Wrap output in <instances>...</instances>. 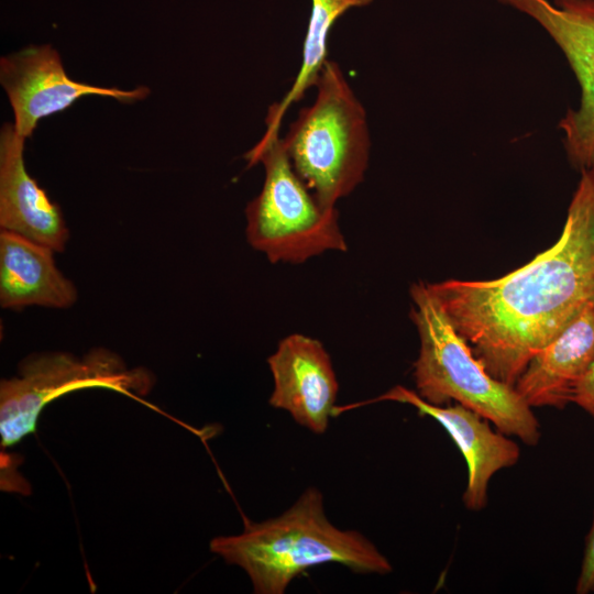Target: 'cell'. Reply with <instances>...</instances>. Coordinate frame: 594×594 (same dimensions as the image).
Returning a JSON list of instances; mask_svg holds the SVG:
<instances>
[{"mask_svg": "<svg viewBox=\"0 0 594 594\" xmlns=\"http://www.w3.org/2000/svg\"><path fill=\"white\" fill-rule=\"evenodd\" d=\"M429 286L488 374L514 387L531 358L594 307V167L581 172L548 250L496 279Z\"/></svg>", "mask_w": 594, "mask_h": 594, "instance_id": "1", "label": "cell"}, {"mask_svg": "<svg viewBox=\"0 0 594 594\" xmlns=\"http://www.w3.org/2000/svg\"><path fill=\"white\" fill-rule=\"evenodd\" d=\"M210 550L249 575L257 594H283L309 568L338 563L361 574H387L388 559L356 530L340 529L327 517L322 493L308 487L280 516L244 520L234 536L210 541Z\"/></svg>", "mask_w": 594, "mask_h": 594, "instance_id": "2", "label": "cell"}, {"mask_svg": "<svg viewBox=\"0 0 594 594\" xmlns=\"http://www.w3.org/2000/svg\"><path fill=\"white\" fill-rule=\"evenodd\" d=\"M410 319L419 336L414 362L416 393L443 406L460 404L492 422L498 431L528 446L540 440V425L515 387L488 374L458 333L429 283L410 287Z\"/></svg>", "mask_w": 594, "mask_h": 594, "instance_id": "3", "label": "cell"}, {"mask_svg": "<svg viewBox=\"0 0 594 594\" xmlns=\"http://www.w3.org/2000/svg\"><path fill=\"white\" fill-rule=\"evenodd\" d=\"M316 87V101L301 109L282 140L296 174L322 207L333 209L364 178L366 113L336 62L324 63Z\"/></svg>", "mask_w": 594, "mask_h": 594, "instance_id": "4", "label": "cell"}, {"mask_svg": "<svg viewBox=\"0 0 594 594\" xmlns=\"http://www.w3.org/2000/svg\"><path fill=\"white\" fill-rule=\"evenodd\" d=\"M276 124H266L260 142L244 158L262 163L260 194L245 208L246 240L271 263L300 264L329 251L345 252L336 208L322 207L294 170Z\"/></svg>", "mask_w": 594, "mask_h": 594, "instance_id": "5", "label": "cell"}, {"mask_svg": "<svg viewBox=\"0 0 594 594\" xmlns=\"http://www.w3.org/2000/svg\"><path fill=\"white\" fill-rule=\"evenodd\" d=\"M154 384L150 371L130 369L106 349L82 358L65 352L33 354L22 361L19 375L0 384L1 447L20 442L36 429L40 414L53 400L84 388L111 389L143 403Z\"/></svg>", "mask_w": 594, "mask_h": 594, "instance_id": "6", "label": "cell"}, {"mask_svg": "<svg viewBox=\"0 0 594 594\" xmlns=\"http://www.w3.org/2000/svg\"><path fill=\"white\" fill-rule=\"evenodd\" d=\"M0 82L14 113V129L24 139L32 136L41 119L67 109L82 96L112 97L131 103L150 94L145 86L121 90L72 80L51 45H31L1 57Z\"/></svg>", "mask_w": 594, "mask_h": 594, "instance_id": "7", "label": "cell"}, {"mask_svg": "<svg viewBox=\"0 0 594 594\" xmlns=\"http://www.w3.org/2000/svg\"><path fill=\"white\" fill-rule=\"evenodd\" d=\"M564 53L581 88L580 105L559 127L572 165L594 167V0H536L529 9Z\"/></svg>", "mask_w": 594, "mask_h": 594, "instance_id": "8", "label": "cell"}, {"mask_svg": "<svg viewBox=\"0 0 594 594\" xmlns=\"http://www.w3.org/2000/svg\"><path fill=\"white\" fill-rule=\"evenodd\" d=\"M380 402H396L414 407L419 415L440 424L462 453L468 479L463 493L464 506L472 512L482 510L487 503V487L493 475L515 465L520 457L518 444L477 413L460 405L438 406L424 400L416 391L396 385L380 396L350 405L336 406L333 417L348 410Z\"/></svg>", "mask_w": 594, "mask_h": 594, "instance_id": "9", "label": "cell"}, {"mask_svg": "<svg viewBox=\"0 0 594 594\" xmlns=\"http://www.w3.org/2000/svg\"><path fill=\"white\" fill-rule=\"evenodd\" d=\"M273 377L272 407L287 411L309 431L326 432L339 391L331 358L317 339L292 333L267 359Z\"/></svg>", "mask_w": 594, "mask_h": 594, "instance_id": "10", "label": "cell"}, {"mask_svg": "<svg viewBox=\"0 0 594 594\" xmlns=\"http://www.w3.org/2000/svg\"><path fill=\"white\" fill-rule=\"evenodd\" d=\"M25 139L13 124L0 134V227L21 234L55 252H63L69 233L61 208L26 172Z\"/></svg>", "mask_w": 594, "mask_h": 594, "instance_id": "11", "label": "cell"}, {"mask_svg": "<svg viewBox=\"0 0 594 594\" xmlns=\"http://www.w3.org/2000/svg\"><path fill=\"white\" fill-rule=\"evenodd\" d=\"M594 364V307L538 351L515 383L532 407L564 408Z\"/></svg>", "mask_w": 594, "mask_h": 594, "instance_id": "12", "label": "cell"}, {"mask_svg": "<svg viewBox=\"0 0 594 594\" xmlns=\"http://www.w3.org/2000/svg\"><path fill=\"white\" fill-rule=\"evenodd\" d=\"M54 250L21 234L0 232V305L68 308L77 299L75 285L56 267Z\"/></svg>", "mask_w": 594, "mask_h": 594, "instance_id": "13", "label": "cell"}, {"mask_svg": "<svg viewBox=\"0 0 594 594\" xmlns=\"http://www.w3.org/2000/svg\"><path fill=\"white\" fill-rule=\"evenodd\" d=\"M373 0H311V12L302 47V63L290 89L279 102L273 103L266 123L280 125L286 110L299 101L306 91L316 86L320 72L328 61L327 40L336 23L348 10L364 7Z\"/></svg>", "mask_w": 594, "mask_h": 594, "instance_id": "14", "label": "cell"}, {"mask_svg": "<svg viewBox=\"0 0 594 594\" xmlns=\"http://www.w3.org/2000/svg\"><path fill=\"white\" fill-rule=\"evenodd\" d=\"M575 592L578 594H590L594 592V519L586 537L585 550Z\"/></svg>", "mask_w": 594, "mask_h": 594, "instance_id": "15", "label": "cell"}, {"mask_svg": "<svg viewBox=\"0 0 594 594\" xmlns=\"http://www.w3.org/2000/svg\"><path fill=\"white\" fill-rule=\"evenodd\" d=\"M594 419V364L578 386L573 402Z\"/></svg>", "mask_w": 594, "mask_h": 594, "instance_id": "16", "label": "cell"}]
</instances>
